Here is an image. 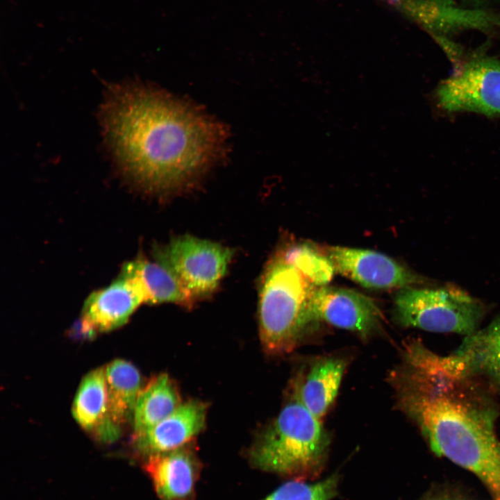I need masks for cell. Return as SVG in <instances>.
I'll return each mask as SVG.
<instances>
[{"mask_svg": "<svg viewBox=\"0 0 500 500\" xmlns=\"http://www.w3.org/2000/svg\"><path fill=\"white\" fill-rule=\"evenodd\" d=\"M394 317L405 327L469 335L478 329L483 303L462 290L404 288L394 298Z\"/></svg>", "mask_w": 500, "mask_h": 500, "instance_id": "obj_5", "label": "cell"}, {"mask_svg": "<svg viewBox=\"0 0 500 500\" xmlns=\"http://www.w3.org/2000/svg\"><path fill=\"white\" fill-rule=\"evenodd\" d=\"M181 403L178 392L167 374L153 377L138 394L133 415L134 434L156 425Z\"/></svg>", "mask_w": 500, "mask_h": 500, "instance_id": "obj_19", "label": "cell"}, {"mask_svg": "<svg viewBox=\"0 0 500 500\" xmlns=\"http://www.w3.org/2000/svg\"><path fill=\"white\" fill-rule=\"evenodd\" d=\"M338 484L335 476L315 483L294 480L281 485L263 500H330L337 493Z\"/></svg>", "mask_w": 500, "mask_h": 500, "instance_id": "obj_21", "label": "cell"}, {"mask_svg": "<svg viewBox=\"0 0 500 500\" xmlns=\"http://www.w3.org/2000/svg\"><path fill=\"white\" fill-rule=\"evenodd\" d=\"M436 97L448 112L500 115V60L476 55L460 62L453 75L439 85Z\"/></svg>", "mask_w": 500, "mask_h": 500, "instance_id": "obj_7", "label": "cell"}, {"mask_svg": "<svg viewBox=\"0 0 500 500\" xmlns=\"http://www.w3.org/2000/svg\"><path fill=\"white\" fill-rule=\"evenodd\" d=\"M385 1H387L390 5L394 6L395 4H397V3H399V1H401L402 0H385Z\"/></svg>", "mask_w": 500, "mask_h": 500, "instance_id": "obj_22", "label": "cell"}, {"mask_svg": "<svg viewBox=\"0 0 500 500\" xmlns=\"http://www.w3.org/2000/svg\"><path fill=\"white\" fill-rule=\"evenodd\" d=\"M310 308L315 322L322 320L364 338L378 331L383 317L369 297L351 289L326 285L315 287Z\"/></svg>", "mask_w": 500, "mask_h": 500, "instance_id": "obj_9", "label": "cell"}, {"mask_svg": "<svg viewBox=\"0 0 500 500\" xmlns=\"http://www.w3.org/2000/svg\"><path fill=\"white\" fill-rule=\"evenodd\" d=\"M72 415L85 430L105 441L108 398L105 367H98L82 379L72 404Z\"/></svg>", "mask_w": 500, "mask_h": 500, "instance_id": "obj_18", "label": "cell"}, {"mask_svg": "<svg viewBox=\"0 0 500 500\" xmlns=\"http://www.w3.org/2000/svg\"><path fill=\"white\" fill-rule=\"evenodd\" d=\"M324 253L335 272L367 288H404L419 281L416 274L379 252L336 246L326 247Z\"/></svg>", "mask_w": 500, "mask_h": 500, "instance_id": "obj_10", "label": "cell"}, {"mask_svg": "<svg viewBox=\"0 0 500 500\" xmlns=\"http://www.w3.org/2000/svg\"><path fill=\"white\" fill-rule=\"evenodd\" d=\"M436 40L460 31H490L500 28V15L480 8H469L454 0H402L394 6Z\"/></svg>", "mask_w": 500, "mask_h": 500, "instance_id": "obj_8", "label": "cell"}, {"mask_svg": "<svg viewBox=\"0 0 500 500\" xmlns=\"http://www.w3.org/2000/svg\"><path fill=\"white\" fill-rule=\"evenodd\" d=\"M233 255L226 247L191 235L172 239L154 251L155 260L178 278L192 301L216 290Z\"/></svg>", "mask_w": 500, "mask_h": 500, "instance_id": "obj_6", "label": "cell"}, {"mask_svg": "<svg viewBox=\"0 0 500 500\" xmlns=\"http://www.w3.org/2000/svg\"><path fill=\"white\" fill-rule=\"evenodd\" d=\"M145 469L162 500H187L193 493L197 467L188 449L150 456Z\"/></svg>", "mask_w": 500, "mask_h": 500, "instance_id": "obj_13", "label": "cell"}, {"mask_svg": "<svg viewBox=\"0 0 500 500\" xmlns=\"http://www.w3.org/2000/svg\"><path fill=\"white\" fill-rule=\"evenodd\" d=\"M390 381L397 406L431 449L475 474L500 500L499 410L485 383L454 353L441 356L419 339L404 342Z\"/></svg>", "mask_w": 500, "mask_h": 500, "instance_id": "obj_1", "label": "cell"}, {"mask_svg": "<svg viewBox=\"0 0 500 500\" xmlns=\"http://www.w3.org/2000/svg\"><path fill=\"white\" fill-rule=\"evenodd\" d=\"M142 303L144 296L137 283L120 274L108 286L88 296L81 322L88 333L112 331L124 325Z\"/></svg>", "mask_w": 500, "mask_h": 500, "instance_id": "obj_11", "label": "cell"}, {"mask_svg": "<svg viewBox=\"0 0 500 500\" xmlns=\"http://www.w3.org/2000/svg\"><path fill=\"white\" fill-rule=\"evenodd\" d=\"M206 416L205 403L198 401L182 403L156 425L134 434V446L148 457L182 447L201 431Z\"/></svg>", "mask_w": 500, "mask_h": 500, "instance_id": "obj_12", "label": "cell"}, {"mask_svg": "<svg viewBox=\"0 0 500 500\" xmlns=\"http://www.w3.org/2000/svg\"><path fill=\"white\" fill-rule=\"evenodd\" d=\"M117 164L149 191L187 186L224 155V128L193 106L143 85L110 90L102 110Z\"/></svg>", "mask_w": 500, "mask_h": 500, "instance_id": "obj_2", "label": "cell"}, {"mask_svg": "<svg viewBox=\"0 0 500 500\" xmlns=\"http://www.w3.org/2000/svg\"><path fill=\"white\" fill-rule=\"evenodd\" d=\"M279 256L317 287L329 283L335 272L333 264L326 253L309 244H296Z\"/></svg>", "mask_w": 500, "mask_h": 500, "instance_id": "obj_20", "label": "cell"}, {"mask_svg": "<svg viewBox=\"0 0 500 500\" xmlns=\"http://www.w3.org/2000/svg\"><path fill=\"white\" fill-rule=\"evenodd\" d=\"M475 376L500 390V315L467 335L454 352Z\"/></svg>", "mask_w": 500, "mask_h": 500, "instance_id": "obj_15", "label": "cell"}, {"mask_svg": "<svg viewBox=\"0 0 500 500\" xmlns=\"http://www.w3.org/2000/svg\"><path fill=\"white\" fill-rule=\"evenodd\" d=\"M328 446L321 421L293 394L251 447L249 456L260 469L302 481L321 473Z\"/></svg>", "mask_w": 500, "mask_h": 500, "instance_id": "obj_3", "label": "cell"}, {"mask_svg": "<svg viewBox=\"0 0 500 500\" xmlns=\"http://www.w3.org/2000/svg\"><path fill=\"white\" fill-rule=\"evenodd\" d=\"M315 286L280 256L262 276L258 304L260 338L267 353L292 351L313 321L311 299Z\"/></svg>", "mask_w": 500, "mask_h": 500, "instance_id": "obj_4", "label": "cell"}, {"mask_svg": "<svg viewBox=\"0 0 500 500\" xmlns=\"http://www.w3.org/2000/svg\"><path fill=\"white\" fill-rule=\"evenodd\" d=\"M121 274L137 283L144 296V303L171 302L187 306L193 302L178 278L156 260L151 262L138 258L126 262Z\"/></svg>", "mask_w": 500, "mask_h": 500, "instance_id": "obj_17", "label": "cell"}, {"mask_svg": "<svg viewBox=\"0 0 500 500\" xmlns=\"http://www.w3.org/2000/svg\"><path fill=\"white\" fill-rule=\"evenodd\" d=\"M345 367L339 358L317 362L305 378L299 376L294 381L292 394L321 421L338 394Z\"/></svg>", "mask_w": 500, "mask_h": 500, "instance_id": "obj_16", "label": "cell"}, {"mask_svg": "<svg viewBox=\"0 0 500 500\" xmlns=\"http://www.w3.org/2000/svg\"><path fill=\"white\" fill-rule=\"evenodd\" d=\"M108 415L105 442L117 438L120 426L132 415L141 390L140 374L131 362L117 359L105 367Z\"/></svg>", "mask_w": 500, "mask_h": 500, "instance_id": "obj_14", "label": "cell"}]
</instances>
